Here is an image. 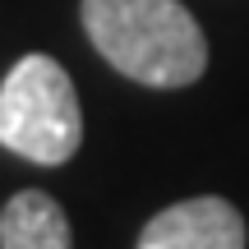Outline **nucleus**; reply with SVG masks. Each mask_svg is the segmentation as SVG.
I'll list each match as a JSON object with an SVG mask.
<instances>
[{"mask_svg":"<svg viewBox=\"0 0 249 249\" xmlns=\"http://www.w3.org/2000/svg\"><path fill=\"white\" fill-rule=\"evenodd\" d=\"M83 33L124 79L189 88L208 70V37L180 0H83Z\"/></svg>","mask_w":249,"mask_h":249,"instance_id":"f257e3e1","label":"nucleus"},{"mask_svg":"<svg viewBox=\"0 0 249 249\" xmlns=\"http://www.w3.org/2000/svg\"><path fill=\"white\" fill-rule=\"evenodd\" d=\"M83 143L74 79L51 55H23L0 83V148L37 166H65Z\"/></svg>","mask_w":249,"mask_h":249,"instance_id":"f03ea898","label":"nucleus"},{"mask_svg":"<svg viewBox=\"0 0 249 249\" xmlns=\"http://www.w3.org/2000/svg\"><path fill=\"white\" fill-rule=\"evenodd\" d=\"M249 231L235 203L217 194L171 203L143 226L139 249H245Z\"/></svg>","mask_w":249,"mask_h":249,"instance_id":"7ed1b4c3","label":"nucleus"},{"mask_svg":"<svg viewBox=\"0 0 249 249\" xmlns=\"http://www.w3.org/2000/svg\"><path fill=\"white\" fill-rule=\"evenodd\" d=\"M0 249H74L70 217L42 189H23L0 208Z\"/></svg>","mask_w":249,"mask_h":249,"instance_id":"20e7f679","label":"nucleus"}]
</instances>
